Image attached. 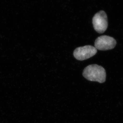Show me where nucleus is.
Segmentation results:
<instances>
[{"label":"nucleus","mask_w":123,"mask_h":123,"mask_svg":"<svg viewBox=\"0 0 123 123\" xmlns=\"http://www.w3.org/2000/svg\"><path fill=\"white\" fill-rule=\"evenodd\" d=\"M83 75L85 78L90 81L102 83L106 80L105 69L97 64L90 65L86 67L83 71Z\"/></svg>","instance_id":"1"},{"label":"nucleus","mask_w":123,"mask_h":123,"mask_svg":"<svg viewBox=\"0 0 123 123\" xmlns=\"http://www.w3.org/2000/svg\"><path fill=\"white\" fill-rule=\"evenodd\" d=\"M92 23L95 30L98 33H104L108 25L107 15L105 12L100 11L95 14L92 19Z\"/></svg>","instance_id":"2"},{"label":"nucleus","mask_w":123,"mask_h":123,"mask_svg":"<svg viewBox=\"0 0 123 123\" xmlns=\"http://www.w3.org/2000/svg\"><path fill=\"white\" fill-rule=\"evenodd\" d=\"M116 43V40L112 37L103 35L98 37L96 39L94 46L97 50L106 51L114 48Z\"/></svg>","instance_id":"3"},{"label":"nucleus","mask_w":123,"mask_h":123,"mask_svg":"<svg viewBox=\"0 0 123 123\" xmlns=\"http://www.w3.org/2000/svg\"><path fill=\"white\" fill-rule=\"evenodd\" d=\"M97 52V50L93 46L87 45L79 47L75 49L74 56L78 60H87L94 56Z\"/></svg>","instance_id":"4"}]
</instances>
